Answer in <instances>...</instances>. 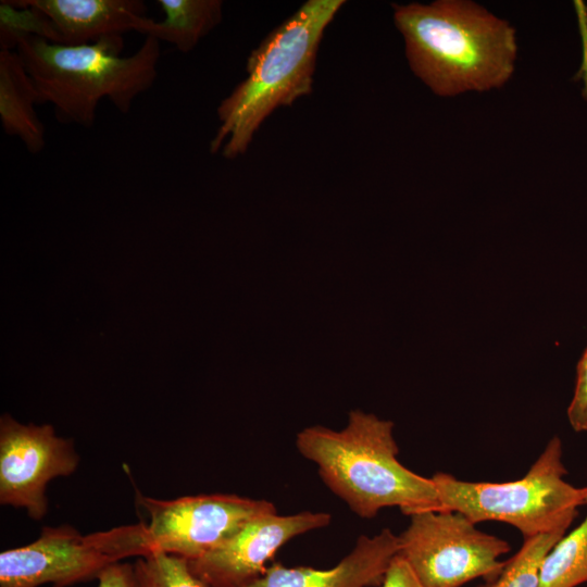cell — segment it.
Listing matches in <instances>:
<instances>
[{
  "label": "cell",
  "instance_id": "obj_18",
  "mask_svg": "<svg viewBox=\"0 0 587 587\" xmlns=\"http://www.w3.org/2000/svg\"><path fill=\"white\" fill-rule=\"evenodd\" d=\"M29 36L55 43L49 20L30 7H16L10 1L0 3V50H16L18 42Z\"/></svg>",
  "mask_w": 587,
  "mask_h": 587
},
{
  "label": "cell",
  "instance_id": "obj_17",
  "mask_svg": "<svg viewBox=\"0 0 587 587\" xmlns=\"http://www.w3.org/2000/svg\"><path fill=\"white\" fill-rule=\"evenodd\" d=\"M139 587H208L180 557L153 551L134 564Z\"/></svg>",
  "mask_w": 587,
  "mask_h": 587
},
{
  "label": "cell",
  "instance_id": "obj_7",
  "mask_svg": "<svg viewBox=\"0 0 587 587\" xmlns=\"http://www.w3.org/2000/svg\"><path fill=\"white\" fill-rule=\"evenodd\" d=\"M409 526L398 536L399 554L424 587H461L483 578L494 583L510 551L504 539L479 530L464 514L454 511H424L412 514Z\"/></svg>",
  "mask_w": 587,
  "mask_h": 587
},
{
  "label": "cell",
  "instance_id": "obj_20",
  "mask_svg": "<svg viewBox=\"0 0 587 587\" xmlns=\"http://www.w3.org/2000/svg\"><path fill=\"white\" fill-rule=\"evenodd\" d=\"M382 587H424L407 560L397 553L389 563Z\"/></svg>",
  "mask_w": 587,
  "mask_h": 587
},
{
  "label": "cell",
  "instance_id": "obj_16",
  "mask_svg": "<svg viewBox=\"0 0 587 587\" xmlns=\"http://www.w3.org/2000/svg\"><path fill=\"white\" fill-rule=\"evenodd\" d=\"M565 534L559 532L524 539L520 550L505 561L503 571L491 587H538L545 557Z\"/></svg>",
  "mask_w": 587,
  "mask_h": 587
},
{
  "label": "cell",
  "instance_id": "obj_21",
  "mask_svg": "<svg viewBox=\"0 0 587 587\" xmlns=\"http://www.w3.org/2000/svg\"><path fill=\"white\" fill-rule=\"evenodd\" d=\"M97 587H139L134 564L116 562L108 566L97 578Z\"/></svg>",
  "mask_w": 587,
  "mask_h": 587
},
{
  "label": "cell",
  "instance_id": "obj_22",
  "mask_svg": "<svg viewBox=\"0 0 587 587\" xmlns=\"http://www.w3.org/2000/svg\"><path fill=\"white\" fill-rule=\"evenodd\" d=\"M492 586V583H485V584H482L477 587H491Z\"/></svg>",
  "mask_w": 587,
  "mask_h": 587
},
{
  "label": "cell",
  "instance_id": "obj_19",
  "mask_svg": "<svg viewBox=\"0 0 587 587\" xmlns=\"http://www.w3.org/2000/svg\"><path fill=\"white\" fill-rule=\"evenodd\" d=\"M567 420L575 432L587 430V348L577 364L576 385L567 408Z\"/></svg>",
  "mask_w": 587,
  "mask_h": 587
},
{
  "label": "cell",
  "instance_id": "obj_15",
  "mask_svg": "<svg viewBox=\"0 0 587 587\" xmlns=\"http://www.w3.org/2000/svg\"><path fill=\"white\" fill-rule=\"evenodd\" d=\"M584 583H587V513L545 557L538 587H576Z\"/></svg>",
  "mask_w": 587,
  "mask_h": 587
},
{
  "label": "cell",
  "instance_id": "obj_12",
  "mask_svg": "<svg viewBox=\"0 0 587 587\" xmlns=\"http://www.w3.org/2000/svg\"><path fill=\"white\" fill-rule=\"evenodd\" d=\"M399 548V537L384 528L373 537L360 536L350 553L332 569L286 567L276 562L245 587H377Z\"/></svg>",
  "mask_w": 587,
  "mask_h": 587
},
{
  "label": "cell",
  "instance_id": "obj_10",
  "mask_svg": "<svg viewBox=\"0 0 587 587\" xmlns=\"http://www.w3.org/2000/svg\"><path fill=\"white\" fill-rule=\"evenodd\" d=\"M329 523L330 515L325 512L262 514L215 549L187 563L208 587H245L265 574L267 562L287 541Z\"/></svg>",
  "mask_w": 587,
  "mask_h": 587
},
{
  "label": "cell",
  "instance_id": "obj_11",
  "mask_svg": "<svg viewBox=\"0 0 587 587\" xmlns=\"http://www.w3.org/2000/svg\"><path fill=\"white\" fill-rule=\"evenodd\" d=\"M16 7H30L51 23L55 43L80 46L104 38L141 32L149 18L140 0H15Z\"/></svg>",
  "mask_w": 587,
  "mask_h": 587
},
{
  "label": "cell",
  "instance_id": "obj_13",
  "mask_svg": "<svg viewBox=\"0 0 587 587\" xmlns=\"http://www.w3.org/2000/svg\"><path fill=\"white\" fill-rule=\"evenodd\" d=\"M37 89L16 50H0V120L7 135L18 138L28 152L46 145L45 125L35 111Z\"/></svg>",
  "mask_w": 587,
  "mask_h": 587
},
{
  "label": "cell",
  "instance_id": "obj_5",
  "mask_svg": "<svg viewBox=\"0 0 587 587\" xmlns=\"http://www.w3.org/2000/svg\"><path fill=\"white\" fill-rule=\"evenodd\" d=\"M562 442L553 436L520 479L504 483L465 482L447 473L432 476L438 492L436 511L464 514L475 524L502 522L519 529L524 539L566 533L587 504V486L564 479Z\"/></svg>",
  "mask_w": 587,
  "mask_h": 587
},
{
  "label": "cell",
  "instance_id": "obj_1",
  "mask_svg": "<svg viewBox=\"0 0 587 587\" xmlns=\"http://www.w3.org/2000/svg\"><path fill=\"white\" fill-rule=\"evenodd\" d=\"M392 8L409 65L434 93L489 91L513 75L515 29L484 7L469 0H437Z\"/></svg>",
  "mask_w": 587,
  "mask_h": 587
},
{
  "label": "cell",
  "instance_id": "obj_6",
  "mask_svg": "<svg viewBox=\"0 0 587 587\" xmlns=\"http://www.w3.org/2000/svg\"><path fill=\"white\" fill-rule=\"evenodd\" d=\"M151 552L145 523L87 535L70 525L46 526L33 542L0 553V587H68L97 579L123 559Z\"/></svg>",
  "mask_w": 587,
  "mask_h": 587
},
{
  "label": "cell",
  "instance_id": "obj_8",
  "mask_svg": "<svg viewBox=\"0 0 587 587\" xmlns=\"http://www.w3.org/2000/svg\"><path fill=\"white\" fill-rule=\"evenodd\" d=\"M146 511L152 552L198 559L234 536L255 516L277 512L266 500L234 494L185 496L160 500L137 492Z\"/></svg>",
  "mask_w": 587,
  "mask_h": 587
},
{
  "label": "cell",
  "instance_id": "obj_4",
  "mask_svg": "<svg viewBox=\"0 0 587 587\" xmlns=\"http://www.w3.org/2000/svg\"><path fill=\"white\" fill-rule=\"evenodd\" d=\"M123 47V37L65 46L29 36L18 42L16 52L40 103L53 107L57 121L92 127L103 99L126 114L157 78L161 57L157 38L145 36L138 50L128 57H121Z\"/></svg>",
  "mask_w": 587,
  "mask_h": 587
},
{
  "label": "cell",
  "instance_id": "obj_3",
  "mask_svg": "<svg viewBox=\"0 0 587 587\" xmlns=\"http://www.w3.org/2000/svg\"><path fill=\"white\" fill-rule=\"evenodd\" d=\"M344 0H308L253 49L247 76L217 108L220 126L210 152L242 155L264 120L277 108L311 93L324 32Z\"/></svg>",
  "mask_w": 587,
  "mask_h": 587
},
{
  "label": "cell",
  "instance_id": "obj_14",
  "mask_svg": "<svg viewBox=\"0 0 587 587\" xmlns=\"http://www.w3.org/2000/svg\"><path fill=\"white\" fill-rule=\"evenodd\" d=\"M162 21L148 18L140 34L173 45L180 52L191 51L223 17L221 0H158Z\"/></svg>",
  "mask_w": 587,
  "mask_h": 587
},
{
  "label": "cell",
  "instance_id": "obj_9",
  "mask_svg": "<svg viewBox=\"0 0 587 587\" xmlns=\"http://www.w3.org/2000/svg\"><path fill=\"white\" fill-rule=\"evenodd\" d=\"M79 457L72 439L55 435L49 424H21L0 417V503L24 508L30 519L48 511L46 488L57 477L73 474Z\"/></svg>",
  "mask_w": 587,
  "mask_h": 587
},
{
  "label": "cell",
  "instance_id": "obj_2",
  "mask_svg": "<svg viewBox=\"0 0 587 587\" xmlns=\"http://www.w3.org/2000/svg\"><path fill=\"white\" fill-rule=\"evenodd\" d=\"M392 429L390 421L352 410L344 429L307 427L297 435L296 446L316 464L324 484L360 517L372 519L388 507H398L409 516L436 511L435 483L398 460Z\"/></svg>",
  "mask_w": 587,
  "mask_h": 587
}]
</instances>
